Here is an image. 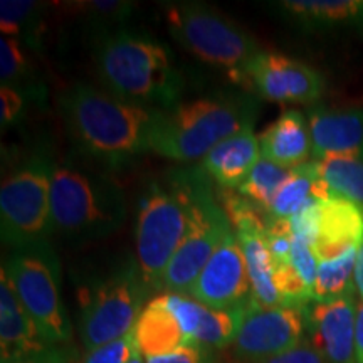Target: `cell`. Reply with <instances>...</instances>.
Here are the masks:
<instances>
[{"mask_svg": "<svg viewBox=\"0 0 363 363\" xmlns=\"http://www.w3.org/2000/svg\"><path fill=\"white\" fill-rule=\"evenodd\" d=\"M59 110L81 152L110 170L152 152L162 116V110L131 104L81 81L59 96Z\"/></svg>", "mask_w": 363, "mask_h": 363, "instance_id": "6da1fadb", "label": "cell"}, {"mask_svg": "<svg viewBox=\"0 0 363 363\" xmlns=\"http://www.w3.org/2000/svg\"><path fill=\"white\" fill-rule=\"evenodd\" d=\"M93 56L108 93L138 106L167 111L180 103L184 76L160 40L130 29L96 33Z\"/></svg>", "mask_w": 363, "mask_h": 363, "instance_id": "7a4b0ae2", "label": "cell"}, {"mask_svg": "<svg viewBox=\"0 0 363 363\" xmlns=\"http://www.w3.org/2000/svg\"><path fill=\"white\" fill-rule=\"evenodd\" d=\"M199 169L174 170L140 194L135 220L136 262L150 291H162L167 267L187 233Z\"/></svg>", "mask_w": 363, "mask_h": 363, "instance_id": "3957f363", "label": "cell"}, {"mask_svg": "<svg viewBox=\"0 0 363 363\" xmlns=\"http://www.w3.org/2000/svg\"><path fill=\"white\" fill-rule=\"evenodd\" d=\"M126 219L125 194L110 172L54 162L51 175L52 233L89 242L116 233Z\"/></svg>", "mask_w": 363, "mask_h": 363, "instance_id": "277c9868", "label": "cell"}, {"mask_svg": "<svg viewBox=\"0 0 363 363\" xmlns=\"http://www.w3.org/2000/svg\"><path fill=\"white\" fill-rule=\"evenodd\" d=\"M257 111V96L249 93H222L180 101L162 111L152 152L177 162L202 160L227 138L254 128Z\"/></svg>", "mask_w": 363, "mask_h": 363, "instance_id": "5b68a950", "label": "cell"}, {"mask_svg": "<svg viewBox=\"0 0 363 363\" xmlns=\"http://www.w3.org/2000/svg\"><path fill=\"white\" fill-rule=\"evenodd\" d=\"M163 13L170 35L185 51L244 86L249 65L262 51L251 34L202 2L165 4Z\"/></svg>", "mask_w": 363, "mask_h": 363, "instance_id": "8992f818", "label": "cell"}, {"mask_svg": "<svg viewBox=\"0 0 363 363\" xmlns=\"http://www.w3.org/2000/svg\"><path fill=\"white\" fill-rule=\"evenodd\" d=\"M52 167V157L45 150H38L4 179L0 189V233L9 251L49 242L54 234Z\"/></svg>", "mask_w": 363, "mask_h": 363, "instance_id": "52a82bcc", "label": "cell"}, {"mask_svg": "<svg viewBox=\"0 0 363 363\" xmlns=\"http://www.w3.org/2000/svg\"><path fill=\"white\" fill-rule=\"evenodd\" d=\"M152 293L138 262H120L115 269L81 289L79 335L86 352L133 331Z\"/></svg>", "mask_w": 363, "mask_h": 363, "instance_id": "ba28073f", "label": "cell"}, {"mask_svg": "<svg viewBox=\"0 0 363 363\" xmlns=\"http://www.w3.org/2000/svg\"><path fill=\"white\" fill-rule=\"evenodd\" d=\"M2 269L45 342L69 343L72 326L61 296V262L51 244L12 249Z\"/></svg>", "mask_w": 363, "mask_h": 363, "instance_id": "9c48e42d", "label": "cell"}, {"mask_svg": "<svg viewBox=\"0 0 363 363\" xmlns=\"http://www.w3.org/2000/svg\"><path fill=\"white\" fill-rule=\"evenodd\" d=\"M195 187L192 214H190L187 233L179 251L167 267L162 283L163 293L190 294L203 267L214 256L229 234L234 233L229 217L220 206V201L212 192L211 182L199 170Z\"/></svg>", "mask_w": 363, "mask_h": 363, "instance_id": "30bf717a", "label": "cell"}, {"mask_svg": "<svg viewBox=\"0 0 363 363\" xmlns=\"http://www.w3.org/2000/svg\"><path fill=\"white\" fill-rule=\"evenodd\" d=\"M305 338L306 318L303 308H261L249 303L233 350L240 363H262L291 350Z\"/></svg>", "mask_w": 363, "mask_h": 363, "instance_id": "8fae6325", "label": "cell"}, {"mask_svg": "<svg viewBox=\"0 0 363 363\" xmlns=\"http://www.w3.org/2000/svg\"><path fill=\"white\" fill-rule=\"evenodd\" d=\"M244 86L271 103L315 104L325 93V78L306 62L261 51L247 67Z\"/></svg>", "mask_w": 363, "mask_h": 363, "instance_id": "7c38bea8", "label": "cell"}, {"mask_svg": "<svg viewBox=\"0 0 363 363\" xmlns=\"http://www.w3.org/2000/svg\"><path fill=\"white\" fill-rule=\"evenodd\" d=\"M189 296L214 310H230L249 305L251 286L246 257L235 233L227 235L214 256L208 259Z\"/></svg>", "mask_w": 363, "mask_h": 363, "instance_id": "4fadbf2b", "label": "cell"}, {"mask_svg": "<svg viewBox=\"0 0 363 363\" xmlns=\"http://www.w3.org/2000/svg\"><path fill=\"white\" fill-rule=\"evenodd\" d=\"M306 338L326 363H357L355 296L313 301L303 308Z\"/></svg>", "mask_w": 363, "mask_h": 363, "instance_id": "5bb4252c", "label": "cell"}, {"mask_svg": "<svg viewBox=\"0 0 363 363\" xmlns=\"http://www.w3.org/2000/svg\"><path fill=\"white\" fill-rule=\"evenodd\" d=\"M313 160L328 157L363 162V110H326L313 106L308 111Z\"/></svg>", "mask_w": 363, "mask_h": 363, "instance_id": "9a60e30c", "label": "cell"}, {"mask_svg": "<svg viewBox=\"0 0 363 363\" xmlns=\"http://www.w3.org/2000/svg\"><path fill=\"white\" fill-rule=\"evenodd\" d=\"M362 242L363 208L340 197L320 202V227L313 246L318 262L338 259Z\"/></svg>", "mask_w": 363, "mask_h": 363, "instance_id": "2e32d148", "label": "cell"}, {"mask_svg": "<svg viewBox=\"0 0 363 363\" xmlns=\"http://www.w3.org/2000/svg\"><path fill=\"white\" fill-rule=\"evenodd\" d=\"M257 138L261 157L284 169L294 170L313 160L310 121L299 110H284Z\"/></svg>", "mask_w": 363, "mask_h": 363, "instance_id": "e0dca14e", "label": "cell"}, {"mask_svg": "<svg viewBox=\"0 0 363 363\" xmlns=\"http://www.w3.org/2000/svg\"><path fill=\"white\" fill-rule=\"evenodd\" d=\"M259 138L254 128L230 136L201 160L199 170L225 190H238L261 160Z\"/></svg>", "mask_w": 363, "mask_h": 363, "instance_id": "ac0fdd59", "label": "cell"}, {"mask_svg": "<svg viewBox=\"0 0 363 363\" xmlns=\"http://www.w3.org/2000/svg\"><path fill=\"white\" fill-rule=\"evenodd\" d=\"M45 342L38 325L21 303L6 271H0V355L2 360L24 357L43 348Z\"/></svg>", "mask_w": 363, "mask_h": 363, "instance_id": "d6986e66", "label": "cell"}, {"mask_svg": "<svg viewBox=\"0 0 363 363\" xmlns=\"http://www.w3.org/2000/svg\"><path fill=\"white\" fill-rule=\"evenodd\" d=\"M133 335L136 348L145 358L165 355L189 343L187 335L165 303L163 294L152 298L145 305L133 328Z\"/></svg>", "mask_w": 363, "mask_h": 363, "instance_id": "ffe728a7", "label": "cell"}, {"mask_svg": "<svg viewBox=\"0 0 363 363\" xmlns=\"http://www.w3.org/2000/svg\"><path fill=\"white\" fill-rule=\"evenodd\" d=\"M246 257L251 305L261 308L284 306L274 284V259L266 242V229L234 230Z\"/></svg>", "mask_w": 363, "mask_h": 363, "instance_id": "44dd1931", "label": "cell"}, {"mask_svg": "<svg viewBox=\"0 0 363 363\" xmlns=\"http://www.w3.org/2000/svg\"><path fill=\"white\" fill-rule=\"evenodd\" d=\"M276 6L308 30L363 26V0H284Z\"/></svg>", "mask_w": 363, "mask_h": 363, "instance_id": "7402d4cb", "label": "cell"}, {"mask_svg": "<svg viewBox=\"0 0 363 363\" xmlns=\"http://www.w3.org/2000/svg\"><path fill=\"white\" fill-rule=\"evenodd\" d=\"M45 6L33 0H2L0 30L6 38L24 44L29 51L40 52L44 35Z\"/></svg>", "mask_w": 363, "mask_h": 363, "instance_id": "603a6c76", "label": "cell"}, {"mask_svg": "<svg viewBox=\"0 0 363 363\" xmlns=\"http://www.w3.org/2000/svg\"><path fill=\"white\" fill-rule=\"evenodd\" d=\"M29 49L19 40L0 38V86H11L29 94L30 99L39 104L45 103V88L35 74L30 61Z\"/></svg>", "mask_w": 363, "mask_h": 363, "instance_id": "cb8c5ba5", "label": "cell"}, {"mask_svg": "<svg viewBox=\"0 0 363 363\" xmlns=\"http://www.w3.org/2000/svg\"><path fill=\"white\" fill-rule=\"evenodd\" d=\"M318 175L331 197L350 201L363 208V162L343 157H328L311 160Z\"/></svg>", "mask_w": 363, "mask_h": 363, "instance_id": "d4e9b609", "label": "cell"}, {"mask_svg": "<svg viewBox=\"0 0 363 363\" xmlns=\"http://www.w3.org/2000/svg\"><path fill=\"white\" fill-rule=\"evenodd\" d=\"M56 6L84 21L94 34L123 29L135 11V4L126 0H76Z\"/></svg>", "mask_w": 363, "mask_h": 363, "instance_id": "484cf974", "label": "cell"}, {"mask_svg": "<svg viewBox=\"0 0 363 363\" xmlns=\"http://www.w3.org/2000/svg\"><path fill=\"white\" fill-rule=\"evenodd\" d=\"M357 251L347 252L345 256L333 261L320 262L313 284V299L330 301L343 296H355V259Z\"/></svg>", "mask_w": 363, "mask_h": 363, "instance_id": "4316f807", "label": "cell"}, {"mask_svg": "<svg viewBox=\"0 0 363 363\" xmlns=\"http://www.w3.org/2000/svg\"><path fill=\"white\" fill-rule=\"evenodd\" d=\"M293 175V170L284 169V167L276 165V163L267 162L261 158L257 165L254 167L247 180L238 189V192L251 201L262 211L269 214L271 203L274 201L276 194Z\"/></svg>", "mask_w": 363, "mask_h": 363, "instance_id": "83f0119b", "label": "cell"}, {"mask_svg": "<svg viewBox=\"0 0 363 363\" xmlns=\"http://www.w3.org/2000/svg\"><path fill=\"white\" fill-rule=\"evenodd\" d=\"M136 352L138 348L135 343V335L133 331H130L128 335L115 340V342L86 352L81 363H130Z\"/></svg>", "mask_w": 363, "mask_h": 363, "instance_id": "f1b7e54d", "label": "cell"}, {"mask_svg": "<svg viewBox=\"0 0 363 363\" xmlns=\"http://www.w3.org/2000/svg\"><path fill=\"white\" fill-rule=\"evenodd\" d=\"M29 103H33V99L24 91L11 88V86H0V126L2 130L19 123L26 116Z\"/></svg>", "mask_w": 363, "mask_h": 363, "instance_id": "f546056e", "label": "cell"}, {"mask_svg": "<svg viewBox=\"0 0 363 363\" xmlns=\"http://www.w3.org/2000/svg\"><path fill=\"white\" fill-rule=\"evenodd\" d=\"M147 363H216L212 350L197 343L182 345L177 350L160 357L145 358Z\"/></svg>", "mask_w": 363, "mask_h": 363, "instance_id": "4dcf8cb0", "label": "cell"}, {"mask_svg": "<svg viewBox=\"0 0 363 363\" xmlns=\"http://www.w3.org/2000/svg\"><path fill=\"white\" fill-rule=\"evenodd\" d=\"M289 222H291L293 234L313 247L318 239V227H320V202H315L303 208L301 212L293 216Z\"/></svg>", "mask_w": 363, "mask_h": 363, "instance_id": "1f68e13d", "label": "cell"}, {"mask_svg": "<svg viewBox=\"0 0 363 363\" xmlns=\"http://www.w3.org/2000/svg\"><path fill=\"white\" fill-rule=\"evenodd\" d=\"M262 363H326L321 358L315 348L311 347V343L308 342V338L299 342L296 347H293L291 350L279 353V355L269 358V360Z\"/></svg>", "mask_w": 363, "mask_h": 363, "instance_id": "d6a6232c", "label": "cell"}, {"mask_svg": "<svg viewBox=\"0 0 363 363\" xmlns=\"http://www.w3.org/2000/svg\"><path fill=\"white\" fill-rule=\"evenodd\" d=\"M71 352L66 345H54V347L43 348V350L29 353V355L2 360V363H69Z\"/></svg>", "mask_w": 363, "mask_h": 363, "instance_id": "836d02e7", "label": "cell"}, {"mask_svg": "<svg viewBox=\"0 0 363 363\" xmlns=\"http://www.w3.org/2000/svg\"><path fill=\"white\" fill-rule=\"evenodd\" d=\"M355 353H357V363H363V299H360V301L357 303Z\"/></svg>", "mask_w": 363, "mask_h": 363, "instance_id": "e575fe53", "label": "cell"}, {"mask_svg": "<svg viewBox=\"0 0 363 363\" xmlns=\"http://www.w3.org/2000/svg\"><path fill=\"white\" fill-rule=\"evenodd\" d=\"M355 289L360 294V299H363V242L360 244L357 251V259H355Z\"/></svg>", "mask_w": 363, "mask_h": 363, "instance_id": "d590c367", "label": "cell"}, {"mask_svg": "<svg viewBox=\"0 0 363 363\" xmlns=\"http://www.w3.org/2000/svg\"><path fill=\"white\" fill-rule=\"evenodd\" d=\"M130 363H147V360H145V357L140 355V352H136V353H135V357L131 358V362H130Z\"/></svg>", "mask_w": 363, "mask_h": 363, "instance_id": "8d00e7d4", "label": "cell"}]
</instances>
